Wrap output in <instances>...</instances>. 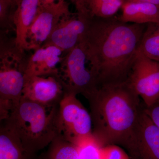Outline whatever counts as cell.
Returning a JSON list of instances; mask_svg holds the SVG:
<instances>
[{"mask_svg":"<svg viewBox=\"0 0 159 159\" xmlns=\"http://www.w3.org/2000/svg\"><path fill=\"white\" fill-rule=\"evenodd\" d=\"M39 5V0H21L15 11L13 17L15 41L21 51H26V35L36 16Z\"/></svg>","mask_w":159,"mask_h":159,"instance_id":"4fadbf2b","label":"cell"},{"mask_svg":"<svg viewBox=\"0 0 159 159\" xmlns=\"http://www.w3.org/2000/svg\"><path fill=\"white\" fill-rule=\"evenodd\" d=\"M139 51L150 59L159 62V23L146 25Z\"/></svg>","mask_w":159,"mask_h":159,"instance_id":"ac0fdd59","label":"cell"},{"mask_svg":"<svg viewBox=\"0 0 159 159\" xmlns=\"http://www.w3.org/2000/svg\"><path fill=\"white\" fill-rule=\"evenodd\" d=\"M80 159H99L100 151L104 146L93 134L85 136L73 143Z\"/></svg>","mask_w":159,"mask_h":159,"instance_id":"d6986e66","label":"cell"},{"mask_svg":"<svg viewBox=\"0 0 159 159\" xmlns=\"http://www.w3.org/2000/svg\"><path fill=\"white\" fill-rule=\"evenodd\" d=\"M121 21L139 25L159 23V8L150 3L127 2L122 5Z\"/></svg>","mask_w":159,"mask_h":159,"instance_id":"5bb4252c","label":"cell"},{"mask_svg":"<svg viewBox=\"0 0 159 159\" xmlns=\"http://www.w3.org/2000/svg\"><path fill=\"white\" fill-rule=\"evenodd\" d=\"M11 1H12V2L13 3V4H14L15 6H17L19 3L20 2L21 0H11Z\"/></svg>","mask_w":159,"mask_h":159,"instance_id":"484cf974","label":"cell"},{"mask_svg":"<svg viewBox=\"0 0 159 159\" xmlns=\"http://www.w3.org/2000/svg\"><path fill=\"white\" fill-rule=\"evenodd\" d=\"M38 159H80L76 146L61 136H57Z\"/></svg>","mask_w":159,"mask_h":159,"instance_id":"2e32d148","label":"cell"},{"mask_svg":"<svg viewBox=\"0 0 159 159\" xmlns=\"http://www.w3.org/2000/svg\"><path fill=\"white\" fill-rule=\"evenodd\" d=\"M127 82L146 107L159 100V62L138 51Z\"/></svg>","mask_w":159,"mask_h":159,"instance_id":"ba28073f","label":"cell"},{"mask_svg":"<svg viewBox=\"0 0 159 159\" xmlns=\"http://www.w3.org/2000/svg\"><path fill=\"white\" fill-rule=\"evenodd\" d=\"M144 109L152 122L159 128V100L149 106L144 105Z\"/></svg>","mask_w":159,"mask_h":159,"instance_id":"7402d4cb","label":"cell"},{"mask_svg":"<svg viewBox=\"0 0 159 159\" xmlns=\"http://www.w3.org/2000/svg\"><path fill=\"white\" fill-rule=\"evenodd\" d=\"M69 6L65 0L39 5L36 16L26 35V51H35L44 44L63 16L71 13Z\"/></svg>","mask_w":159,"mask_h":159,"instance_id":"9c48e42d","label":"cell"},{"mask_svg":"<svg viewBox=\"0 0 159 159\" xmlns=\"http://www.w3.org/2000/svg\"><path fill=\"white\" fill-rule=\"evenodd\" d=\"M64 54L56 46L43 45L29 57L25 77L57 75L58 66Z\"/></svg>","mask_w":159,"mask_h":159,"instance_id":"7c38bea8","label":"cell"},{"mask_svg":"<svg viewBox=\"0 0 159 159\" xmlns=\"http://www.w3.org/2000/svg\"><path fill=\"white\" fill-rule=\"evenodd\" d=\"M90 17L77 13L63 16L44 45L56 46L65 54L83 41L88 29Z\"/></svg>","mask_w":159,"mask_h":159,"instance_id":"30bf717a","label":"cell"},{"mask_svg":"<svg viewBox=\"0 0 159 159\" xmlns=\"http://www.w3.org/2000/svg\"><path fill=\"white\" fill-rule=\"evenodd\" d=\"M145 28L116 16L90 17L84 41L98 87L127 80Z\"/></svg>","mask_w":159,"mask_h":159,"instance_id":"6da1fadb","label":"cell"},{"mask_svg":"<svg viewBox=\"0 0 159 159\" xmlns=\"http://www.w3.org/2000/svg\"><path fill=\"white\" fill-rule=\"evenodd\" d=\"M123 1L124 3L127 2H142L150 3L155 5L159 8V0H123Z\"/></svg>","mask_w":159,"mask_h":159,"instance_id":"cb8c5ba5","label":"cell"},{"mask_svg":"<svg viewBox=\"0 0 159 159\" xmlns=\"http://www.w3.org/2000/svg\"><path fill=\"white\" fill-rule=\"evenodd\" d=\"M123 0H84V6L90 17H115L122 8Z\"/></svg>","mask_w":159,"mask_h":159,"instance_id":"e0dca14e","label":"cell"},{"mask_svg":"<svg viewBox=\"0 0 159 159\" xmlns=\"http://www.w3.org/2000/svg\"><path fill=\"white\" fill-rule=\"evenodd\" d=\"M57 126L58 135L73 144L93 134L90 114L75 94L65 92L59 103Z\"/></svg>","mask_w":159,"mask_h":159,"instance_id":"8992f818","label":"cell"},{"mask_svg":"<svg viewBox=\"0 0 159 159\" xmlns=\"http://www.w3.org/2000/svg\"><path fill=\"white\" fill-rule=\"evenodd\" d=\"M86 99L94 135L104 146L123 145L143 105L127 80L98 87Z\"/></svg>","mask_w":159,"mask_h":159,"instance_id":"7a4b0ae2","label":"cell"},{"mask_svg":"<svg viewBox=\"0 0 159 159\" xmlns=\"http://www.w3.org/2000/svg\"><path fill=\"white\" fill-rule=\"evenodd\" d=\"M65 94L57 75L25 77L23 98L45 106L58 105Z\"/></svg>","mask_w":159,"mask_h":159,"instance_id":"8fae6325","label":"cell"},{"mask_svg":"<svg viewBox=\"0 0 159 159\" xmlns=\"http://www.w3.org/2000/svg\"><path fill=\"white\" fill-rule=\"evenodd\" d=\"M57 76L66 93L81 94L86 98L97 89V76L88 58L84 40L64 54Z\"/></svg>","mask_w":159,"mask_h":159,"instance_id":"5b68a950","label":"cell"},{"mask_svg":"<svg viewBox=\"0 0 159 159\" xmlns=\"http://www.w3.org/2000/svg\"><path fill=\"white\" fill-rule=\"evenodd\" d=\"M122 146L130 159H159V128L145 112L144 104Z\"/></svg>","mask_w":159,"mask_h":159,"instance_id":"52a82bcc","label":"cell"},{"mask_svg":"<svg viewBox=\"0 0 159 159\" xmlns=\"http://www.w3.org/2000/svg\"><path fill=\"white\" fill-rule=\"evenodd\" d=\"M0 127V159H38L29 154L20 139L4 122Z\"/></svg>","mask_w":159,"mask_h":159,"instance_id":"9a60e30c","label":"cell"},{"mask_svg":"<svg viewBox=\"0 0 159 159\" xmlns=\"http://www.w3.org/2000/svg\"><path fill=\"white\" fill-rule=\"evenodd\" d=\"M29 58L17 48L15 39L1 34L0 46V120H5L19 104L23 97Z\"/></svg>","mask_w":159,"mask_h":159,"instance_id":"277c9868","label":"cell"},{"mask_svg":"<svg viewBox=\"0 0 159 159\" xmlns=\"http://www.w3.org/2000/svg\"><path fill=\"white\" fill-rule=\"evenodd\" d=\"M70 1L75 5L77 12L89 16L84 6V0H70Z\"/></svg>","mask_w":159,"mask_h":159,"instance_id":"603a6c76","label":"cell"},{"mask_svg":"<svg viewBox=\"0 0 159 159\" xmlns=\"http://www.w3.org/2000/svg\"><path fill=\"white\" fill-rule=\"evenodd\" d=\"M59 105L45 106L22 97L9 116L1 122L17 135L29 154L37 157L36 153L58 135Z\"/></svg>","mask_w":159,"mask_h":159,"instance_id":"3957f363","label":"cell"},{"mask_svg":"<svg viewBox=\"0 0 159 159\" xmlns=\"http://www.w3.org/2000/svg\"><path fill=\"white\" fill-rule=\"evenodd\" d=\"M16 8L11 0H0V25L4 32L12 29L15 31L13 17Z\"/></svg>","mask_w":159,"mask_h":159,"instance_id":"ffe728a7","label":"cell"},{"mask_svg":"<svg viewBox=\"0 0 159 159\" xmlns=\"http://www.w3.org/2000/svg\"><path fill=\"white\" fill-rule=\"evenodd\" d=\"M58 0H39V5H48L55 2Z\"/></svg>","mask_w":159,"mask_h":159,"instance_id":"d4e9b609","label":"cell"},{"mask_svg":"<svg viewBox=\"0 0 159 159\" xmlns=\"http://www.w3.org/2000/svg\"><path fill=\"white\" fill-rule=\"evenodd\" d=\"M99 159H130L128 153L119 145H109L101 148Z\"/></svg>","mask_w":159,"mask_h":159,"instance_id":"44dd1931","label":"cell"}]
</instances>
